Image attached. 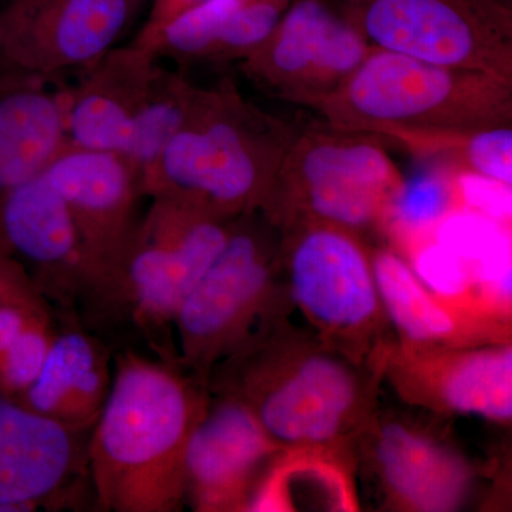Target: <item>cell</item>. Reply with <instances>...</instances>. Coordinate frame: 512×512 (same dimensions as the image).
Here are the masks:
<instances>
[{"label":"cell","instance_id":"17","mask_svg":"<svg viewBox=\"0 0 512 512\" xmlns=\"http://www.w3.org/2000/svg\"><path fill=\"white\" fill-rule=\"evenodd\" d=\"M292 0H205L136 40L178 69L241 63L274 32Z\"/></svg>","mask_w":512,"mask_h":512},{"label":"cell","instance_id":"22","mask_svg":"<svg viewBox=\"0 0 512 512\" xmlns=\"http://www.w3.org/2000/svg\"><path fill=\"white\" fill-rule=\"evenodd\" d=\"M380 305L400 335L414 346L436 345L458 335L461 315L439 301L392 249L372 256Z\"/></svg>","mask_w":512,"mask_h":512},{"label":"cell","instance_id":"5","mask_svg":"<svg viewBox=\"0 0 512 512\" xmlns=\"http://www.w3.org/2000/svg\"><path fill=\"white\" fill-rule=\"evenodd\" d=\"M269 322L211 370L208 392L248 407L281 448L328 446L359 414V379L325 352L288 357Z\"/></svg>","mask_w":512,"mask_h":512},{"label":"cell","instance_id":"29","mask_svg":"<svg viewBox=\"0 0 512 512\" xmlns=\"http://www.w3.org/2000/svg\"><path fill=\"white\" fill-rule=\"evenodd\" d=\"M457 184L463 208L500 224L510 221L511 185L467 173L457 174Z\"/></svg>","mask_w":512,"mask_h":512},{"label":"cell","instance_id":"23","mask_svg":"<svg viewBox=\"0 0 512 512\" xmlns=\"http://www.w3.org/2000/svg\"><path fill=\"white\" fill-rule=\"evenodd\" d=\"M205 90L185 70L158 62L121 151L141 177L190 121Z\"/></svg>","mask_w":512,"mask_h":512},{"label":"cell","instance_id":"13","mask_svg":"<svg viewBox=\"0 0 512 512\" xmlns=\"http://www.w3.org/2000/svg\"><path fill=\"white\" fill-rule=\"evenodd\" d=\"M45 175L62 195L79 232L86 286L140 220L137 207L144 198L141 173L116 151L67 146Z\"/></svg>","mask_w":512,"mask_h":512},{"label":"cell","instance_id":"28","mask_svg":"<svg viewBox=\"0 0 512 512\" xmlns=\"http://www.w3.org/2000/svg\"><path fill=\"white\" fill-rule=\"evenodd\" d=\"M53 311L33 313L25 328L0 357V386L5 392L22 396L35 383L56 335Z\"/></svg>","mask_w":512,"mask_h":512},{"label":"cell","instance_id":"24","mask_svg":"<svg viewBox=\"0 0 512 512\" xmlns=\"http://www.w3.org/2000/svg\"><path fill=\"white\" fill-rule=\"evenodd\" d=\"M414 157L512 184V126L470 131H404L382 138Z\"/></svg>","mask_w":512,"mask_h":512},{"label":"cell","instance_id":"9","mask_svg":"<svg viewBox=\"0 0 512 512\" xmlns=\"http://www.w3.org/2000/svg\"><path fill=\"white\" fill-rule=\"evenodd\" d=\"M373 49L332 0H292L238 69L266 96L318 111Z\"/></svg>","mask_w":512,"mask_h":512},{"label":"cell","instance_id":"8","mask_svg":"<svg viewBox=\"0 0 512 512\" xmlns=\"http://www.w3.org/2000/svg\"><path fill=\"white\" fill-rule=\"evenodd\" d=\"M376 49L512 82L511 0H332Z\"/></svg>","mask_w":512,"mask_h":512},{"label":"cell","instance_id":"1","mask_svg":"<svg viewBox=\"0 0 512 512\" xmlns=\"http://www.w3.org/2000/svg\"><path fill=\"white\" fill-rule=\"evenodd\" d=\"M210 403L183 367L116 350L109 396L87 441L94 505L107 512H175L185 504V450Z\"/></svg>","mask_w":512,"mask_h":512},{"label":"cell","instance_id":"26","mask_svg":"<svg viewBox=\"0 0 512 512\" xmlns=\"http://www.w3.org/2000/svg\"><path fill=\"white\" fill-rule=\"evenodd\" d=\"M458 171L448 165L424 161L423 167L403 177L384 212L383 227L403 244L426 241L451 212L461 210Z\"/></svg>","mask_w":512,"mask_h":512},{"label":"cell","instance_id":"7","mask_svg":"<svg viewBox=\"0 0 512 512\" xmlns=\"http://www.w3.org/2000/svg\"><path fill=\"white\" fill-rule=\"evenodd\" d=\"M279 231L259 211L234 218L227 242L181 303V366L207 386L211 370L271 318Z\"/></svg>","mask_w":512,"mask_h":512},{"label":"cell","instance_id":"19","mask_svg":"<svg viewBox=\"0 0 512 512\" xmlns=\"http://www.w3.org/2000/svg\"><path fill=\"white\" fill-rule=\"evenodd\" d=\"M0 89V190L45 173L67 147L64 96L53 84L13 72Z\"/></svg>","mask_w":512,"mask_h":512},{"label":"cell","instance_id":"31","mask_svg":"<svg viewBox=\"0 0 512 512\" xmlns=\"http://www.w3.org/2000/svg\"><path fill=\"white\" fill-rule=\"evenodd\" d=\"M53 309H30L18 303L0 302V357L18 338L33 313Z\"/></svg>","mask_w":512,"mask_h":512},{"label":"cell","instance_id":"16","mask_svg":"<svg viewBox=\"0 0 512 512\" xmlns=\"http://www.w3.org/2000/svg\"><path fill=\"white\" fill-rule=\"evenodd\" d=\"M158 62L150 47L133 39L83 70L63 90L67 146L121 154Z\"/></svg>","mask_w":512,"mask_h":512},{"label":"cell","instance_id":"30","mask_svg":"<svg viewBox=\"0 0 512 512\" xmlns=\"http://www.w3.org/2000/svg\"><path fill=\"white\" fill-rule=\"evenodd\" d=\"M201 2H205V0H151L146 20H144L141 28L138 29L134 39H147V37L156 33L161 26L165 25L168 20L175 18L184 10L190 9Z\"/></svg>","mask_w":512,"mask_h":512},{"label":"cell","instance_id":"3","mask_svg":"<svg viewBox=\"0 0 512 512\" xmlns=\"http://www.w3.org/2000/svg\"><path fill=\"white\" fill-rule=\"evenodd\" d=\"M298 131L222 77L141 177L144 198H174L221 220L258 211Z\"/></svg>","mask_w":512,"mask_h":512},{"label":"cell","instance_id":"15","mask_svg":"<svg viewBox=\"0 0 512 512\" xmlns=\"http://www.w3.org/2000/svg\"><path fill=\"white\" fill-rule=\"evenodd\" d=\"M0 232L30 266V279L52 308L74 311L86 284L82 241L66 202L45 173L5 191Z\"/></svg>","mask_w":512,"mask_h":512},{"label":"cell","instance_id":"20","mask_svg":"<svg viewBox=\"0 0 512 512\" xmlns=\"http://www.w3.org/2000/svg\"><path fill=\"white\" fill-rule=\"evenodd\" d=\"M376 460L390 494L413 510H454L470 485V474L460 458L400 423L380 430Z\"/></svg>","mask_w":512,"mask_h":512},{"label":"cell","instance_id":"21","mask_svg":"<svg viewBox=\"0 0 512 512\" xmlns=\"http://www.w3.org/2000/svg\"><path fill=\"white\" fill-rule=\"evenodd\" d=\"M430 387L453 412L493 421L512 417V349L493 346L437 357Z\"/></svg>","mask_w":512,"mask_h":512},{"label":"cell","instance_id":"6","mask_svg":"<svg viewBox=\"0 0 512 512\" xmlns=\"http://www.w3.org/2000/svg\"><path fill=\"white\" fill-rule=\"evenodd\" d=\"M384 144L326 121L299 128L258 211L278 231L299 222L353 232L382 227L387 202L403 178Z\"/></svg>","mask_w":512,"mask_h":512},{"label":"cell","instance_id":"10","mask_svg":"<svg viewBox=\"0 0 512 512\" xmlns=\"http://www.w3.org/2000/svg\"><path fill=\"white\" fill-rule=\"evenodd\" d=\"M151 0H6L0 57L12 72L60 84L120 45Z\"/></svg>","mask_w":512,"mask_h":512},{"label":"cell","instance_id":"18","mask_svg":"<svg viewBox=\"0 0 512 512\" xmlns=\"http://www.w3.org/2000/svg\"><path fill=\"white\" fill-rule=\"evenodd\" d=\"M62 313L45 366L18 403L70 429L90 431L109 396L116 350L84 328L76 312Z\"/></svg>","mask_w":512,"mask_h":512},{"label":"cell","instance_id":"11","mask_svg":"<svg viewBox=\"0 0 512 512\" xmlns=\"http://www.w3.org/2000/svg\"><path fill=\"white\" fill-rule=\"evenodd\" d=\"M279 262L288 271L293 299L315 325L336 336H357L382 311L372 256L356 232L299 222L279 231Z\"/></svg>","mask_w":512,"mask_h":512},{"label":"cell","instance_id":"27","mask_svg":"<svg viewBox=\"0 0 512 512\" xmlns=\"http://www.w3.org/2000/svg\"><path fill=\"white\" fill-rule=\"evenodd\" d=\"M412 254L410 266L414 274L448 308L460 313L461 309L480 306L470 271L450 249L436 239H427L414 245Z\"/></svg>","mask_w":512,"mask_h":512},{"label":"cell","instance_id":"12","mask_svg":"<svg viewBox=\"0 0 512 512\" xmlns=\"http://www.w3.org/2000/svg\"><path fill=\"white\" fill-rule=\"evenodd\" d=\"M86 433L0 399V512L66 507L89 478Z\"/></svg>","mask_w":512,"mask_h":512},{"label":"cell","instance_id":"25","mask_svg":"<svg viewBox=\"0 0 512 512\" xmlns=\"http://www.w3.org/2000/svg\"><path fill=\"white\" fill-rule=\"evenodd\" d=\"M289 454L276 464L264 481L252 490L247 510L293 511L311 505L325 510L346 511L353 507L346 478L336 466L313 456L306 448Z\"/></svg>","mask_w":512,"mask_h":512},{"label":"cell","instance_id":"14","mask_svg":"<svg viewBox=\"0 0 512 512\" xmlns=\"http://www.w3.org/2000/svg\"><path fill=\"white\" fill-rule=\"evenodd\" d=\"M279 448L244 404L210 399L185 450V501L198 511L245 510L256 473Z\"/></svg>","mask_w":512,"mask_h":512},{"label":"cell","instance_id":"2","mask_svg":"<svg viewBox=\"0 0 512 512\" xmlns=\"http://www.w3.org/2000/svg\"><path fill=\"white\" fill-rule=\"evenodd\" d=\"M148 210L76 302L84 328L114 350L181 366L175 318L227 242L232 221L168 197Z\"/></svg>","mask_w":512,"mask_h":512},{"label":"cell","instance_id":"4","mask_svg":"<svg viewBox=\"0 0 512 512\" xmlns=\"http://www.w3.org/2000/svg\"><path fill=\"white\" fill-rule=\"evenodd\" d=\"M318 113L330 126L379 138L512 126V82L375 47Z\"/></svg>","mask_w":512,"mask_h":512}]
</instances>
